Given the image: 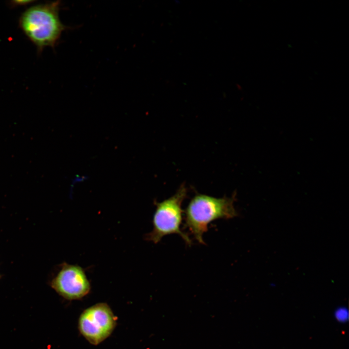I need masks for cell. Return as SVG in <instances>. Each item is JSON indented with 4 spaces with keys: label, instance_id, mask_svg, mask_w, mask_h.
<instances>
[{
    "label": "cell",
    "instance_id": "cell-1",
    "mask_svg": "<svg viewBox=\"0 0 349 349\" xmlns=\"http://www.w3.org/2000/svg\"><path fill=\"white\" fill-rule=\"evenodd\" d=\"M235 201L236 194L231 197L222 198L196 194L185 210V227L199 243L205 244L203 235L210 223L218 219H230L238 216L234 207Z\"/></svg>",
    "mask_w": 349,
    "mask_h": 349
},
{
    "label": "cell",
    "instance_id": "cell-2",
    "mask_svg": "<svg viewBox=\"0 0 349 349\" xmlns=\"http://www.w3.org/2000/svg\"><path fill=\"white\" fill-rule=\"evenodd\" d=\"M60 6L58 1L34 5L20 17V28L39 51L55 46L66 29L59 18Z\"/></svg>",
    "mask_w": 349,
    "mask_h": 349
},
{
    "label": "cell",
    "instance_id": "cell-3",
    "mask_svg": "<svg viewBox=\"0 0 349 349\" xmlns=\"http://www.w3.org/2000/svg\"><path fill=\"white\" fill-rule=\"evenodd\" d=\"M187 190L182 185L171 197L161 202H155L156 208L153 216V229L144 236V239L155 244L159 242L165 236L177 234L187 245L190 246L192 241L181 228L183 210L182 203L186 197Z\"/></svg>",
    "mask_w": 349,
    "mask_h": 349
},
{
    "label": "cell",
    "instance_id": "cell-4",
    "mask_svg": "<svg viewBox=\"0 0 349 349\" xmlns=\"http://www.w3.org/2000/svg\"><path fill=\"white\" fill-rule=\"evenodd\" d=\"M115 325V317L105 303H99L86 309L81 314L79 322L81 333L94 345L108 337Z\"/></svg>",
    "mask_w": 349,
    "mask_h": 349
},
{
    "label": "cell",
    "instance_id": "cell-5",
    "mask_svg": "<svg viewBox=\"0 0 349 349\" xmlns=\"http://www.w3.org/2000/svg\"><path fill=\"white\" fill-rule=\"evenodd\" d=\"M50 286L64 298L72 300L81 299L91 290L90 283L84 269L78 265L63 262Z\"/></svg>",
    "mask_w": 349,
    "mask_h": 349
},
{
    "label": "cell",
    "instance_id": "cell-6",
    "mask_svg": "<svg viewBox=\"0 0 349 349\" xmlns=\"http://www.w3.org/2000/svg\"><path fill=\"white\" fill-rule=\"evenodd\" d=\"M334 316L338 322H346L349 319V311L345 307H340L335 310Z\"/></svg>",
    "mask_w": 349,
    "mask_h": 349
},
{
    "label": "cell",
    "instance_id": "cell-7",
    "mask_svg": "<svg viewBox=\"0 0 349 349\" xmlns=\"http://www.w3.org/2000/svg\"><path fill=\"white\" fill-rule=\"evenodd\" d=\"M32 2V0H15L14 1V4L16 5H27Z\"/></svg>",
    "mask_w": 349,
    "mask_h": 349
},
{
    "label": "cell",
    "instance_id": "cell-8",
    "mask_svg": "<svg viewBox=\"0 0 349 349\" xmlns=\"http://www.w3.org/2000/svg\"></svg>",
    "mask_w": 349,
    "mask_h": 349
}]
</instances>
